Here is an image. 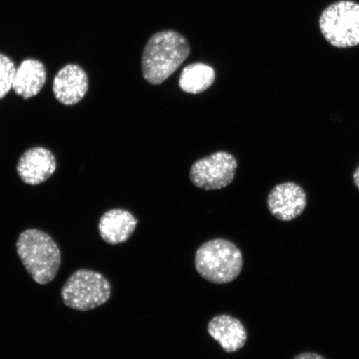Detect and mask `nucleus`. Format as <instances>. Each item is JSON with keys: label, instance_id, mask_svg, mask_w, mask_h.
I'll return each mask as SVG.
<instances>
[{"label": "nucleus", "instance_id": "nucleus-1", "mask_svg": "<svg viewBox=\"0 0 359 359\" xmlns=\"http://www.w3.org/2000/svg\"><path fill=\"white\" fill-rule=\"evenodd\" d=\"M191 53L187 39L177 31L164 30L152 35L142 57L143 78L160 85L176 72Z\"/></svg>", "mask_w": 359, "mask_h": 359}, {"label": "nucleus", "instance_id": "nucleus-2", "mask_svg": "<svg viewBox=\"0 0 359 359\" xmlns=\"http://www.w3.org/2000/svg\"><path fill=\"white\" fill-rule=\"evenodd\" d=\"M18 255L32 279L47 285L55 279L61 264V253L53 238L37 229H29L18 238Z\"/></svg>", "mask_w": 359, "mask_h": 359}, {"label": "nucleus", "instance_id": "nucleus-3", "mask_svg": "<svg viewBox=\"0 0 359 359\" xmlns=\"http://www.w3.org/2000/svg\"><path fill=\"white\" fill-rule=\"evenodd\" d=\"M196 271L205 280L215 285L234 281L243 267V257L233 242L226 239L206 241L196 250Z\"/></svg>", "mask_w": 359, "mask_h": 359}, {"label": "nucleus", "instance_id": "nucleus-4", "mask_svg": "<svg viewBox=\"0 0 359 359\" xmlns=\"http://www.w3.org/2000/svg\"><path fill=\"white\" fill-rule=\"evenodd\" d=\"M323 37L332 46L348 48L359 45V4L339 0L327 6L318 20Z\"/></svg>", "mask_w": 359, "mask_h": 359}, {"label": "nucleus", "instance_id": "nucleus-5", "mask_svg": "<svg viewBox=\"0 0 359 359\" xmlns=\"http://www.w3.org/2000/svg\"><path fill=\"white\" fill-rule=\"evenodd\" d=\"M111 285L102 273L80 269L72 273L61 290L62 302L74 311H88L110 299Z\"/></svg>", "mask_w": 359, "mask_h": 359}, {"label": "nucleus", "instance_id": "nucleus-6", "mask_svg": "<svg viewBox=\"0 0 359 359\" xmlns=\"http://www.w3.org/2000/svg\"><path fill=\"white\" fill-rule=\"evenodd\" d=\"M237 167V161L232 154L226 151L215 152L191 165L190 179L200 189H222L234 180Z\"/></svg>", "mask_w": 359, "mask_h": 359}, {"label": "nucleus", "instance_id": "nucleus-7", "mask_svg": "<svg viewBox=\"0 0 359 359\" xmlns=\"http://www.w3.org/2000/svg\"><path fill=\"white\" fill-rule=\"evenodd\" d=\"M306 205V193L294 182L279 184L268 195L269 212L281 222H290L299 217Z\"/></svg>", "mask_w": 359, "mask_h": 359}, {"label": "nucleus", "instance_id": "nucleus-8", "mask_svg": "<svg viewBox=\"0 0 359 359\" xmlns=\"http://www.w3.org/2000/svg\"><path fill=\"white\" fill-rule=\"evenodd\" d=\"M57 168V161L51 151L43 147L27 150L17 164V172L26 184L40 185L50 178Z\"/></svg>", "mask_w": 359, "mask_h": 359}, {"label": "nucleus", "instance_id": "nucleus-9", "mask_svg": "<svg viewBox=\"0 0 359 359\" xmlns=\"http://www.w3.org/2000/svg\"><path fill=\"white\" fill-rule=\"evenodd\" d=\"M88 78L83 67L67 65L57 72L53 83L56 100L65 106H74L86 96Z\"/></svg>", "mask_w": 359, "mask_h": 359}, {"label": "nucleus", "instance_id": "nucleus-10", "mask_svg": "<svg viewBox=\"0 0 359 359\" xmlns=\"http://www.w3.org/2000/svg\"><path fill=\"white\" fill-rule=\"evenodd\" d=\"M137 224L138 219L128 210L111 209L102 215L98 231L107 244L119 245L133 236Z\"/></svg>", "mask_w": 359, "mask_h": 359}, {"label": "nucleus", "instance_id": "nucleus-11", "mask_svg": "<svg viewBox=\"0 0 359 359\" xmlns=\"http://www.w3.org/2000/svg\"><path fill=\"white\" fill-rule=\"evenodd\" d=\"M208 331L226 353H234L243 348L248 337L243 324L228 314L214 317L208 324Z\"/></svg>", "mask_w": 359, "mask_h": 359}, {"label": "nucleus", "instance_id": "nucleus-12", "mask_svg": "<svg viewBox=\"0 0 359 359\" xmlns=\"http://www.w3.org/2000/svg\"><path fill=\"white\" fill-rule=\"evenodd\" d=\"M47 79L43 62L33 58L22 61L15 70L12 89L25 100L34 97L41 91Z\"/></svg>", "mask_w": 359, "mask_h": 359}, {"label": "nucleus", "instance_id": "nucleus-13", "mask_svg": "<svg viewBox=\"0 0 359 359\" xmlns=\"http://www.w3.org/2000/svg\"><path fill=\"white\" fill-rule=\"evenodd\" d=\"M215 74L212 67L202 62L188 65L182 71L179 86L182 91L198 94L206 91L215 82Z\"/></svg>", "mask_w": 359, "mask_h": 359}, {"label": "nucleus", "instance_id": "nucleus-14", "mask_svg": "<svg viewBox=\"0 0 359 359\" xmlns=\"http://www.w3.org/2000/svg\"><path fill=\"white\" fill-rule=\"evenodd\" d=\"M15 70L16 67L11 58L0 53V100L12 89Z\"/></svg>", "mask_w": 359, "mask_h": 359}, {"label": "nucleus", "instance_id": "nucleus-15", "mask_svg": "<svg viewBox=\"0 0 359 359\" xmlns=\"http://www.w3.org/2000/svg\"><path fill=\"white\" fill-rule=\"evenodd\" d=\"M294 359H326L325 357L320 355V354L314 353H303L299 354Z\"/></svg>", "mask_w": 359, "mask_h": 359}, {"label": "nucleus", "instance_id": "nucleus-16", "mask_svg": "<svg viewBox=\"0 0 359 359\" xmlns=\"http://www.w3.org/2000/svg\"><path fill=\"white\" fill-rule=\"evenodd\" d=\"M353 183L354 185L358 188L359 190V165L355 170V172H354L353 175Z\"/></svg>", "mask_w": 359, "mask_h": 359}]
</instances>
